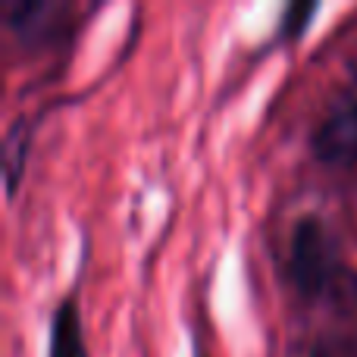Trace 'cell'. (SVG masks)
Instances as JSON below:
<instances>
[{
	"label": "cell",
	"mask_w": 357,
	"mask_h": 357,
	"mask_svg": "<svg viewBox=\"0 0 357 357\" xmlns=\"http://www.w3.org/2000/svg\"><path fill=\"white\" fill-rule=\"evenodd\" d=\"M289 276L304 298H320L339 282L333 241L320 216H301L289 241Z\"/></svg>",
	"instance_id": "cell-1"
},
{
	"label": "cell",
	"mask_w": 357,
	"mask_h": 357,
	"mask_svg": "<svg viewBox=\"0 0 357 357\" xmlns=\"http://www.w3.org/2000/svg\"><path fill=\"white\" fill-rule=\"evenodd\" d=\"M314 151L323 163H354L357 160V100H348L329 113L314 135Z\"/></svg>",
	"instance_id": "cell-2"
},
{
	"label": "cell",
	"mask_w": 357,
	"mask_h": 357,
	"mask_svg": "<svg viewBox=\"0 0 357 357\" xmlns=\"http://www.w3.org/2000/svg\"><path fill=\"white\" fill-rule=\"evenodd\" d=\"M47 357H88L85 333H82V310L75 295L63 298L50 317V348Z\"/></svg>",
	"instance_id": "cell-3"
},
{
	"label": "cell",
	"mask_w": 357,
	"mask_h": 357,
	"mask_svg": "<svg viewBox=\"0 0 357 357\" xmlns=\"http://www.w3.org/2000/svg\"><path fill=\"white\" fill-rule=\"evenodd\" d=\"M22 160H25V144H16V132H10V138H6V191L10 195L16 191Z\"/></svg>",
	"instance_id": "cell-4"
},
{
	"label": "cell",
	"mask_w": 357,
	"mask_h": 357,
	"mask_svg": "<svg viewBox=\"0 0 357 357\" xmlns=\"http://www.w3.org/2000/svg\"><path fill=\"white\" fill-rule=\"evenodd\" d=\"M314 10H317V6H291V10H289V35H291V38L301 35V31H304V22L314 16Z\"/></svg>",
	"instance_id": "cell-5"
},
{
	"label": "cell",
	"mask_w": 357,
	"mask_h": 357,
	"mask_svg": "<svg viewBox=\"0 0 357 357\" xmlns=\"http://www.w3.org/2000/svg\"><path fill=\"white\" fill-rule=\"evenodd\" d=\"M317 357H333V354H323V351H320V354H317Z\"/></svg>",
	"instance_id": "cell-6"
}]
</instances>
